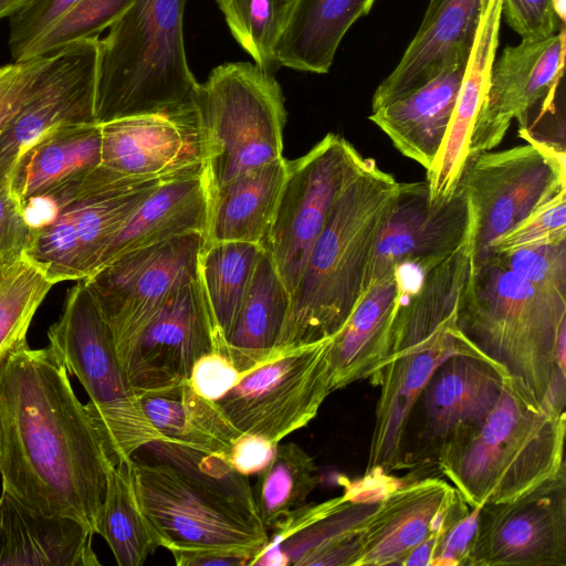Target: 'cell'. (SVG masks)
I'll return each instance as SVG.
<instances>
[{
	"label": "cell",
	"instance_id": "14",
	"mask_svg": "<svg viewBox=\"0 0 566 566\" xmlns=\"http://www.w3.org/2000/svg\"><path fill=\"white\" fill-rule=\"evenodd\" d=\"M329 344L298 347L242 375L217 406L241 433L280 443L307 426L332 392Z\"/></svg>",
	"mask_w": 566,
	"mask_h": 566
},
{
	"label": "cell",
	"instance_id": "42",
	"mask_svg": "<svg viewBox=\"0 0 566 566\" xmlns=\"http://www.w3.org/2000/svg\"><path fill=\"white\" fill-rule=\"evenodd\" d=\"M81 1L27 0L8 18L12 61L24 60L30 48Z\"/></svg>",
	"mask_w": 566,
	"mask_h": 566
},
{
	"label": "cell",
	"instance_id": "40",
	"mask_svg": "<svg viewBox=\"0 0 566 566\" xmlns=\"http://www.w3.org/2000/svg\"><path fill=\"white\" fill-rule=\"evenodd\" d=\"M239 45L263 71L274 74L280 67L275 48L294 0H216Z\"/></svg>",
	"mask_w": 566,
	"mask_h": 566
},
{
	"label": "cell",
	"instance_id": "30",
	"mask_svg": "<svg viewBox=\"0 0 566 566\" xmlns=\"http://www.w3.org/2000/svg\"><path fill=\"white\" fill-rule=\"evenodd\" d=\"M290 300L286 285L264 250L221 350L242 375L275 359Z\"/></svg>",
	"mask_w": 566,
	"mask_h": 566
},
{
	"label": "cell",
	"instance_id": "25",
	"mask_svg": "<svg viewBox=\"0 0 566 566\" xmlns=\"http://www.w3.org/2000/svg\"><path fill=\"white\" fill-rule=\"evenodd\" d=\"M93 535L85 523L43 513L2 488L0 566H97Z\"/></svg>",
	"mask_w": 566,
	"mask_h": 566
},
{
	"label": "cell",
	"instance_id": "43",
	"mask_svg": "<svg viewBox=\"0 0 566 566\" xmlns=\"http://www.w3.org/2000/svg\"><path fill=\"white\" fill-rule=\"evenodd\" d=\"M497 254L512 271L532 283L566 294V240Z\"/></svg>",
	"mask_w": 566,
	"mask_h": 566
},
{
	"label": "cell",
	"instance_id": "47",
	"mask_svg": "<svg viewBox=\"0 0 566 566\" xmlns=\"http://www.w3.org/2000/svg\"><path fill=\"white\" fill-rule=\"evenodd\" d=\"M501 11L522 39H544L565 27L555 12V0H502Z\"/></svg>",
	"mask_w": 566,
	"mask_h": 566
},
{
	"label": "cell",
	"instance_id": "46",
	"mask_svg": "<svg viewBox=\"0 0 566 566\" xmlns=\"http://www.w3.org/2000/svg\"><path fill=\"white\" fill-rule=\"evenodd\" d=\"M53 54H41L0 66V133L29 98Z\"/></svg>",
	"mask_w": 566,
	"mask_h": 566
},
{
	"label": "cell",
	"instance_id": "16",
	"mask_svg": "<svg viewBox=\"0 0 566 566\" xmlns=\"http://www.w3.org/2000/svg\"><path fill=\"white\" fill-rule=\"evenodd\" d=\"M566 566V464L523 493L481 506L467 566Z\"/></svg>",
	"mask_w": 566,
	"mask_h": 566
},
{
	"label": "cell",
	"instance_id": "9",
	"mask_svg": "<svg viewBox=\"0 0 566 566\" xmlns=\"http://www.w3.org/2000/svg\"><path fill=\"white\" fill-rule=\"evenodd\" d=\"M163 181L99 166L46 190L55 216L31 235L25 255L54 283L82 281L140 202Z\"/></svg>",
	"mask_w": 566,
	"mask_h": 566
},
{
	"label": "cell",
	"instance_id": "49",
	"mask_svg": "<svg viewBox=\"0 0 566 566\" xmlns=\"http://www.w3.org/2000/svg\"><path fill=\"white\" fill-rule=\"evenodd\" d=\"M242 374L223 354L211 352L192 366L188 382L201 397L217 401L227 395L241 379Z\"/></svg>",
	"mask_w": 566,
	"mask_h": 566
},
{
	"label": "cell",
	"instance_id": "39",
	"mask_svg": "<svg viewBox=\"0 0 566 566\" xmlns=\"http://www.w3.org/2000/svg\"><path fill=\"white\" fill-rule=\"evenodd\" d=\"M142 449L208 492L258 514L249 478L232 467L228 454L205 452L166 438L153 440Z\"/></svg>",
	"mask_w": 566,
	"mask_h": 566
},
{
	"label": "cell",
	"instance_id": "28",
	"mask_svg": "<svg viewBox=\"0 0 566 566\" xmlns=\"http://www.w3.org/2000/svg\"><path fill=\"white\" fill-rule=\"evenodd\" d=\"M398 268L369 286L352 315L331 338L332 391L376 376L386 356L392 321L402 295Z\"/></svg>",
	"mask_w": 566,
	"mask_h": 566
},
{
	"label": "cell",
	"instance_id": "41",
	"mask_svg": "<svg viewBox=\"0 0 566 566\" xmlns=\"http://www.w3.org/2000/svg\"><path fill=\"white\" fill-rule=\"evenodd\" d=\"M133 2L134 0H82L30 48L24 60L98 36Z\"/></svg>",
	"mask_w": 566,
	"mask_h": 566
},
{
	"label": "cell",
	"instance_id": "13",
	"mask_svg": "<svg viewBox=\"0 0 566 566\" xmlns=\"http://www.w3.org/2000/svg\"><path fill=\"white\" fill-rule=\"evenodd\" d=\"M510 375L476 354L447 358L430 376L412 405L402 432V469L437 465L448 448L485 419Z\"/></svg>",
	"mask_w": 566,
	"mask_h": 566
},
{
	"label": "cell",
	"instance_id": "29",
	"mask_svg": "<svg viewBox=\"0 0 566 566\" xmlns=\"http://www.w3.org/2000/svg\"><path fill=\"white\" fill-rule=\"evenodd\" d=\"M382 495L359 499L353 485L339 497L303 505L273 527L275 536L270 538L253 565L305 566L314 553L333 539L363 528Z\"/></svg>",
	"mask_w": 566,
	"mask_h": 566
},
{
	"label": "cell",
	"instance_id": "18",
	"mask_svg": "<svg viewBox=\"0 0 566 566\" xmlns=\"http://www.w3.org/2000/svg\"><path fill=\"white\" fill-rule=\"evenodd\" d=\"M565 57V27L537 40L522 39L494 59L485 95L475 118L469 156L499 146L513 119L528 126L532 109L545 112L560 80Z\"/></svg>",
	"mask_w": 566,
	"mask_h": 566
},
{
	"label": "cell",
	"instance_id": "32",
	"mask_svg": "<svg viewBox=\"0 0 566 566\" xmlns=\"http://www.w3.org/2000/svg\"><path fill=\"white\" fill-rule=\"evenodd\" d=\"M376 0H294L275 48L279 66L325 74L349 28Z\"/></svg>",
	"mask_w": 566,
	"mask_h": 566
},
{
	"label": "cell",
	"instance_id": "51",
	"mask_svg": "<svg viewBox=\"0 0 566 566\" xmlns=\"http://www.w3.org/2000/svg\"><path fill=\"white\" fill-rule=\"evenodd\" d=\"M178 566H245L253 565L262 553L247 548L175 549L170 552Z\"/></svg>",
	"mask_w": 566,
	"mask_h": 566
},
{
	"label": "cell",
	"instance_id": "6",
	"mask_svg": "<svg viewBox=\"0 0 566 566\" xmlns=\"http://www.w3.org/2000/svg\"><path fill=\"white\" fill-rule=\"evenodd\" d=\"M565 418L509 376L483 422L436 467L471 507L510 500L565 464Z\"/></svg>",
	"mask_w": 566,
	"mask_h": 566
},
{
	"label": "cell",
	"instance_id": "23",
	"mask_svg": "<svg viewBox=\"0 0 566 566\" xmlns=\"http://www.w3.org/2000/svg\"><path fill=\"white\" fill-rule=\"evenodd\" d=\"M481 6L482 0H430L400 61L377 86L371 109L418 88L449 63L468 60Z\"/></svg>",
	"mask_w": 566,
	"mask_h": 566
},
{
	"label": "cell",
	"instance_id": "2",
	"mask_svg": "<svg viewBox=\"0 0 566 566\" xmlns=\"http://www.w3.org/2000/svg\"><path fill=\"white\" fill-rule=\"evenodd\" d=\"M457 327L539 406L565 415L566 294L512 271L500 254L471 262Z\"/></svg>",
	"mask_w": 566,
	"mask_h": 566
},
{
	"label": "cell",
	"instance_id": "7",
	"mask_svg": "<svg viewBox=\"0 0 566 566\" xmlns=\"http://www.w3.org/2000/svg\"><path fill=\"white\" fill-rule=\"evenodd\" d=\"M49 345L90 397L85 408L115 465L160 436L118 359L114 338L84 281L66 292L62 314L48 331Z\"/></svg>",
	"mask_w": 566,
	"mask_h": 566
},
{
	"label": "cell",
	"instance_id": "15",
	"mask_svg": "<svg viewBox=\"0 0 566 566\" xmlns=\"http://www.w3.org/2000/svg\"><path fill=\"white\" fill-rule=\"evenodd\" d=\"M203 244L198 232L171 238L125 253L83 280L118 358L170 294L198 279Z\"/></svg>",
	"mask_w": 566,
	"mask_h": 566
},
{
	"label": "cell",
	"instance_id": "37",
	"mask_svg": "<svg viewBox=\"0 0 566 566\" xmlns=\"http://www.w3.org/2000/svg\"><path fill=\"white\" fill-rule=\"evenodd\" d=\"M321 480L314 459L296 443H277L270 463L259 472L253 490L259 517L273 528L302 507Z\"/></svg>",
	"mask_w": 566,
	"mask_h": 566
},
{
	"label": "cell",
	"instance_id": "4",
	"mask_svg": "<svg viewBox=\"0 0 566 566\" xmlns=\"http://www.w3.org/2000/svg\"><path fill=\"white\" fill-rule=\"evenodd\" d=\"M462 289L463 280L457 272L437 266L424 272L415 286L402 290L386 356L371 380L380 386V395L367 476L400 470L408 413L433 371L453 355H481L457 327Z\"/></svg>",
	"mask_w": 566,
	"mask_h": 566
},
{
	"label": "cell",
	"instance_id": "45",
	"mask_svg": "<svg viewBox=\"0 0 566 566\" xmlns=\"http://www.w3.org/2000/svg\"><path fill=\"white\" fill-rule=\"evenodd\" d=\"M481 506H469L458 494L439 530L430 566H467Z\"/></svg>",
	"mask_w": 566,
	"mask_h": 566
},
{
	"label": "cell",
	"instance_id": "19",
	"mask_svg": "<svg viewBox=\"0 0 566 566\" xmlns=\"http://www.w3.org/2000/svg\"><path fill=\"white\" fill-rule=\"evenodd\" d=\"M99 38L54 52L29 98L0 133V189L15 159L42 135L66 124L96 123Z\"/></svg>",
	"mask_w": 566,
	"mask_h": 566
},
{
	"label": "cell",
	"instance_id": "26",
	"mask_svg": "<svg viewBox=\"0 0 566 566\" xmlns=\"http://www.w3.org/2000/svg\"><path fill=\"white\" fill-rule=\"evenodd\" d=\"M468 60L449 63L418 88L371 109L369 119L396 149L426 170L444 139Z\"/></svg>",
	"mask_w": 566,
	"mask_h": 566
},
{
	"label": "cell",
	"instance_id": "31",
	"mask_svg": "<svg viewBox=\"0 0 566 566\" xmlns=\"http://www.w3.org/2000/svg\"><path fill=\"white\" fill-rule=\"evenodd\" d=\"M287 171L283 157L235 177L212 191L205 243L262 245Z\"/></svg>",
	"mask_w": 566,
	"mask_h": 566
},
{
	"label": "cell",
	"instance_id": "27",
	"mask_svg": "<svg viewBox=\"0 0 566 566\" xmlns=\"http://www.w3.org/2000/svg\"><path fill=\"white\" fill-rule=\"evenodd\" d=\"M211 195L207 169L193 177L161 182L111 238L96 271L144 247L193 232L206 235Z\"/></svg>",
	"mask_w": 566,
	"mask_h": 566
},
{
	"label": "cell",
	"instance_id": "33",
	"mask_svg": "<svg viewBox=\"0 0 566 566\" xmlns=\"http://www.w3.org/2000/svg\"><path fill=\"white\" fill-rule=\"evenodd\" d=\"M102 165L98 123L57 126L42 135L13 163L7 181L20 201Z\"/></svg>",
	"mask_w": 566,
	"mask_h": 566
},
{
	"label": "cell",
	"instance_id": "20",
	"mask_svg": "<svg viewBox=\"0 0 566 566\" xmlns=\"http://www.w3.org/2000/svg\"><path fill=\"white\" fill-rule=\"evenodd\" d=\"M99 125L102 166L123 176L166 182L207 169V144L196 104Z\"/></svg>",
	"mask_w": 566,
	"mask_h": 566
},
{
	"label": "cell",
	"instance_id": "11",
	"mask_svg": "<svg viewBox=\"0 0 566 566\" xmlns=\"http://www.w3.org/2000/svg\"><path fill=\"white\" fill-rule=\"evenodd\" d=\"M365 158L328 133L310 151L287 160V171L262 247L290 294L336 201Z\"/></svg>",
	"mask_w": 566,
	"mask_h": 566
},
{
	"label": "cell",
	"instance_id": "21",
	"mask_svg": "<svg viewBox=\"0 0 566 566\" xmlns=\"http://www.w3.org/2000/svg\"><path fill=\"white\" fill-rule=\"evenodd\" d=\"M474 226L473 203L463 188L458 186L447 201L432 203L427 181L399 182L375 251L369 286L398 265L429 268L441 262L468 240Z\"/></svg>",
	"mask_w": 566,
	"mask_h": 566
},
{
	"label": "cell",
	"instance_id": "5",
	"mask_svg": "<svg viewBox=\"0 0 566 566\" xmlns=\"http://www.w3.org/2000/svg\"><path fill=\"white\" fill-rule=\"evenodd\" d=\"M187 0H134L99 39L95 120L181 111L199 83L186 57Z\"/></svg>",
	"mask_w": 566,
	"mask_h": 566
},
{
	"label": "cell",
	"instance_id": "50",
	"mask_svg": "<svg viewBox=\"0 0 566 566\" xmlns=\"http://www.w3.org/2000/svg\"><path fill=\"white\" fill-rule=\"evenodd\" d=\"M276 444L256 434L241 433L233 442L228 459L242 474L262 471L272 460Z\"/></svg>",
	"mask_w": 566,
	"mask_h": 566
},
{
	"label": "cell",
	"instance_id": "12",
	"mask_svg": "<svg viewBox=\"0 0 566 566\" xmlns=\"http://www.w3.org/2000/svg\"><path fill=\"white\" fill-rule=\"evenodd\" d=\"M139 504L160 546L175 549L247 548L263 551L270 541L258 514L200 488L172 467L135 461Z\"/></svg>",
	"mask_w": 566,
	"mask_h": 566
},
{
	"label": "cell",
	"instance_id": "3",
	"mask_svg": "<svg viewBox=\"0 0 566 566\" xmlns=\"http://www.w3.org/2000/svg\"><path fill=\"white\" fill-rule=\"evenodd\" d=\"M399 181L365 158L313 244L291 293L275 358L336 335L368 291L375 251Z\"/></svg>",
	"mask_w": 566,
	"mask_h": 566
},
{
	"label": "cell",
	"instance_id": "1",
	"mask_svg": "<svg viewBox=\"0 0 566 566\" xmlns=\"http://www.w3.org/2000/svg\"><path fill=\"white\" fill-rule=\"evenodd\" d=\"M0 421L2 488L96 534L113 463L50 345L25 344L9 359L0 375Z\"/></svg>",
	"mask_w": 566,
	"mask_h": 566
},
{
	"label": "cell",
	"instance_id": "52",
	"mask_svg": "<svg viewBox=\"0 0 566 566\" xmlns=\"http://www.w3.org/2000/svg\"><path fill=\"white\" fill-rule=\"evenodd\" d=\"M438 533H433L424 541L418 544L407 556L403 565L406 566H430L432 553L438 539Z\"/></svg>",
	"mask_w": 566,
	"mask_h": 566
},
{
	"label": "cell",
	"instance_id": "35",
	"mask_svg": "<svg viewBox=\"0 0 566 566\" xmlns=\"http://www.w3.org/2000/svg\"><path fill=\"white\" fill-rule=\"evenodd\" d=\"M96 534L105 538L119 566H140L160 546L139 504L133 458L108 470Z\"/></svg>",
	"mask_w": 566,
	"mask_h": 566
},
{
	"label": "cell",
	"instance_id": "53",
	"mask_svg": "<svg viewBox=\"0 0 566 566\" xmlns=\"http://www.w3.org/2000/svg\"><path fill=\"white\" fill-rule=\"evenodd\" d=\"M27 0H0V20L9 18L15 10L22 7Z\"/></svg>",
	"mask_w": 566,
	"mask_h": 566
},
{
	"label": "cell",
	"instance_id": "38",
	"mask_svg": "<svg viewBox=\"0 0 566 566\" xmlns=\"http://www.w3.org/2000/svg\"><path fill=\"white\" fill-rule=\"evenodd\" d=\"M54 285L25 254L0 268V375L11 356L28 344L32 318Z\"/></svg>",
	"mask_w": 566,
	"mask_h": 566
},
{
	"label": "cell",
	"instance_id": "54",
	"mask_svg": "<svg viewBox=\"0 0 566 566\" xmlns=\"http://www.w3.org/2000/svg\"><path fill=\"white\" fill-rule=\"evenodd\" d=\"M2 428H1V421H0V460H1V455H2Z\"/></svg>",
	"mask_w": 566,
	"mask_h": 566
},
{
	"label": "cell",
	"instance_id": "36",
	"mask_svg": "<svg viewBox=\"0 0 566 566\" xmlns=\"http://www.w3.org/2000/svg\"><path fill=\"white\" fill-rule=\"evenodd\" d=\"M264 249L249 242L205 243L199 254L198 280L223 347L255 265Z\"/></svg>",
	"mask_w": 566,
	"mask_h": 566
},
{
	"label": "cell",
	"instance_id": "24",
	"mask_svg": "<svg viewBox=\"0 0 566 566\" xmlns=\"http://www.w3.org/2000/svg\"><path fill=\"white\" fill-rule=\"evenodd\" d=\"M502 0H482L474 41L441 147L427 170L429 200L447 201L455 191L469 156L473 125L482 105L499 45Z\"/></svg>",
	"mask_w": 566,
	"mask_h": 566
},
{
	"label": "cell",
	"instance_id": "44",
	"mask_svg": "<svg viewBox=\"0 0 566 566\" xmlns=\"http://www.w3.org/2000/svg\"><path fill=\"white\" fill-rule=\"evenodd\" d=\"M562 240H566V191L554 197L499 238L490 253H505Z\"/></svg>",
	"mask_w": 566,
	"mask_h": 566
},
{
	"label": "cell",
	"instance_id": "8",
	"mask_svg": "<svg viewBox=\"0 0 566 566\" xmlns=\"http://www.w3.org/2000/svg\"><path fill=\"white\" fill-rule=\"evenodd\" d=\"M195 104L207 144L212 191L283 158L286 109L274 74L247 62L219 65L199 83Z\"/></svg>",
	"mask_w": 566,
	"mask_h": 566
},
{
	"label": "cell",
	"instance_id": "48",
	"mask_svg": "<svg viewBox=\"0 0 566 566\" xmlns=\"http://www.w3.org/2000/svg\"><path fill=\"white\" fill-rule=\"evenodd\" d=\"M31 240V229L21 202L6 179L0 189V268L23 256Z\"/></svg>",
	"mask_w": 566,
	"mask_h": 566
},
{
	"label": "cell",
	"instance_id": "34",
	"mask_svg": "<svg viewBox=\"0 0 566 566\" xmlns=\"http://www.w3.org/2000/svg\"><path fill=\"white\" fill-rule=\"evenodd\" d=\"M138 395L160 438L209 453L228 454L241 434L216 401L199 396L188 381Z\"/></svg>",
	"mask_w": 566,
	"mask_h": 566
},
{
	"label": "cell",
	"instance_id": "22",
	"mask_svg": "<svg viewBox=\"0 0 566 566\" xmlns=\"http://www.w3.org/2000/svg\"><path fill=\"white\" fill-rule=\"evenodd\" d=\"M457 496L439 478L391 485L363 528L357 566L403 565L418 544L439 532Z\"/></svg>",
	"mask_w": 566,
	"mask_h": 566
},
{
	"label": "cell",
	"instance_id": "17",
	"mask_svg": "<svg viewBox=\"0 0 566 566\" xmlns=\"http://www.w3.org/2000/svg\"><path fill=\"white\" fill-rule=\"evenodd\" d=\"M220 347L197 279L170 294L118 359L139 392L187 382L195 363L211 352L220 353Z\"/></svg>",
	"mask_w": 566,
	"mask_h": 566
},
{
	"label": "cell",
	"instance_id": "10",
	"mask_svg": "<svg viewBox=\"0 0 566 566\" xmlns=\"http://www.w3.org/2000/svg\"><path fill=\"white\" fill-rule=\"evenodd\" d=\"M527 144L470 155L458 186L475 212L473 261L485 258L495 241L566 191L565 150L526 132Z\"/></svg>",
	"mask_w": 566,
	"mask_h": 566
}]
</instances>
